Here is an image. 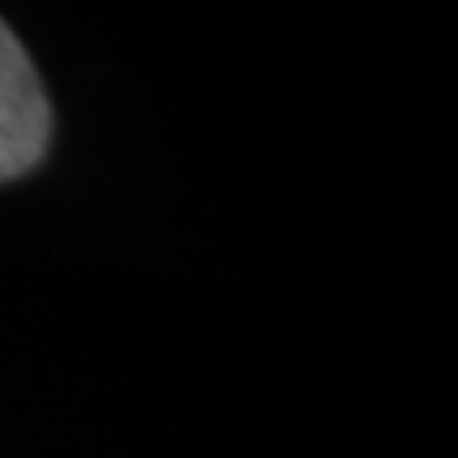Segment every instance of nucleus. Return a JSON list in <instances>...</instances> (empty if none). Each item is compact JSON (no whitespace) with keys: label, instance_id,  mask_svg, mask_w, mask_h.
<instances>
[{"label":"nucleus","instance_id":"f257e3e1","mask_svg":"<svg viewBox=\"0 0 458 458\" xmlns=\"http://www.w3.org/2000/svg\"><path fill=\"white\" fill-rule=\"evenodd\" d=\"M50 146V99L23 42L0 20V183L27 176Z\"/></svg>","mask_w":458,"mask_h":458}]
</instances>
